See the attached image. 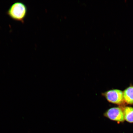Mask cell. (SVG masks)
Listing matches in <instances>:
<instances>
[{"instance_id": "2", "label": "cell", "mask_w": 133, "mask_h": 133, "mask_svg": "<svg viewBox=\"0 0 133 133\" xmlns=\"http://www.w3.org/2000/svg\"><path fill=\"white\" fill-rule=\"evenodd\" d=\"M102 95L110 103L118 105L124 104L123 92L119 90H110L103 93Z\"/></svg>"}, {"instance_id": "5", "label": "cell", "mask_w": 133, "mask_h": 133, "mask_svg": "<svg viewBox=\"0 0 133 133\" xmlns=\"http://www.w3.org/2000/svg\"><path fill=\"white\" fill-rule=\"evenodd\" d=\"M124 120L131 123H133V108L126 107L123 110Z\"/></svg>"}, {"instance_id": "4", "label": "cell", "mask_w": 133, "mask_h": 133, "mask_svg": "<svg viewBox=\"0 0 133 133\" xmlns=\"http://www.w3.org/2000/svg\"><path fill=\"white\" fill-rule=\"evenodd\" d=\"M125 102L130 105H133V86H130L125 89L123 92Z\"/></svg>"}, {"instance_id": "1", "label": "cell", "mask_w": 133, "mask_h": 133, "mask_svg": "<svg viewBox=\"0 0 133 133\" xmlns=\"http://www.w3.org/2000/svg\"><path fill=\"white\" fill-rule=\"evenodd\" d=\"M27 8L24 3L17 2L11 5L6 13L13 20L23 23L27 15Z\"/></svg>"}, {"instance_id": "3", "label": "cell", "mask_w": 133, "mask_h": 133, "mask_svg": "<svg viewBox=\"0 0 133 133\" xmlns=\"http://www.w3.org/2000/svg\"><path fill=\"white\" fill-rule=\"evenodd\" d=\"M104 115L111 120L118 122H123L125 121L123 111L119 107L110 108L104 113Z\"/></svg>"}]
</instances>
